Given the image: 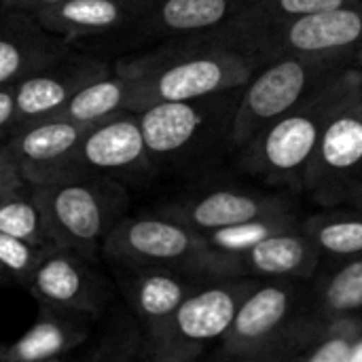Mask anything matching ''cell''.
<instances>
[{
	"instance_id": "obj_9",
	"label": "cell",
	"mask_w": 362,
	"mask_h": 362,
	"mask_svg": "<svg viewBox=\"0 0 362 362\" xmlns=\"http://www.w3.org/2000/svg\"><path fill=\"white\" fill-rule=\"evenodd\" d=\"M102 255L123 267H172L212 280L206 235L163 214L123 216L106 235Z\"/></svg>"
},
{
	"instance_id": "obj_4",
	"label": "cell",
	"mask_w": 362,
	"mask_h": 362,
	"mask_svg": "<svg viewBox=\"0 0 362 362\" xmlns=\"http://www.w3.org/2000/svg\"><path fill=\"white\" fill-rule=\"evenodd\" d=\"M314 320V312L299 310V293L291 280L255 284L223 335L221 352L233 361H295Z\"/></svg>"
},
{
	"instance_id": "obj_14",
	"label": "cell",
	"mask_w": 362,
	"mask_h": 362,
	"mask_svg": "<svg viewBox=\"0 0 362 362\" xmlns=\"http://www.w3.org/2000/svg\"><path fill=\"white\" fill-rule=\"evenodd\" d=\"M100 59L76 53H64L47 66L13 83L17 100V125L53 117L83 85L106 74Z\"/></svg>"
},
{
	"instance_id": "obj_27",
	"label": "cell",
	"mask_w": 362,
	"mask_h": 362,
	"mask_svg": "<svg viewBox=\"0 0 362 362\" xmlns=\"http://www.w3.org/2000/svg\"><path fill=\"white\" fill-rule=\"evenodd\" d=\"M0 231L28 240L38 246H51V235L42 216V210L32 193V185L0 197ZM55 246V244H53Z\"/></svg>"
},
{
	"instance_id": "obj_22",
	"label": "cell",
	"mask_w": 362,
	"mask_h": 362,
	"mask_svg": "<svg viewBox=\"0 0 362 362\" xmlns=\"http://www.w3.org/2000/svg\"><path fill=\"white\" fill-rule=\"evenodd\" d=\"M134 89L136 76L123 64H119L115 72H106L83 85L55 115L91 125L129 110Z\"/></svg>"
},
{
	"instance_id": "obj_38",
	"label": "cell",
	"mask_w": 362,
	"mask_h": 362,
	"mask_svg": "<svg viewBox=\"0 0 362 362\" xmlns=\"http://www.w3.org/2000/svg\"><path fill=\"white\" fill-rule=\"evenodd\" d=\"M2 146H4V140L0 138V153H2Z\"/></svg>"
},
{
	"instance_id": "obj_26",
	"label": "cell",
	"mask_w": 362,
	"mask_h": 362,
	"mask_svg": "<svg viewBox=\"0 0 362 362\" xmlns=\"http://www.w3.org/2000/svg\"><path fill=\"white\" fill-rule=\"evenodd\" d=\"M305 235L322 255L333 259H352L362 255V212L316 214L301 223Z\"/></svg>"
},
{
	"instance_id": "obj_18",
	"label": "cell",
	"mask_w": 362,
	"mask_h": 362,
	"mask_svg": "<svg viewBox=\"0 0 362 362\" xmlns=\"http://www.w3.org/2000/svg\"><path fill=\"white\" fill-rule=\"evenodd\" d=\"M153 0H66L32 13L42 28L70 40L123 28L148 13Z\"/></svg>"
},
{
	"instance_id": "obj_2",
	"label": "cell",
	"mask_w": 362,
	"mask_h": 362,
	"mask_svg": "<svg viewBox=\"0 0 362 362\" xmlns=\"http://www.w3.org/2000/svg\"><path fill=\"white\" fill-rule=\"evenodd\" d=\"M358 72L361 68H348L299 106L257 132L242 146V165L267 182L303 187V174L318 146L322 127Z\"/></svg>"
},
{
	"instance_id": "obj_11",
	"label": "cell",
	"mask_w": 362,
	"mask_h": 362,
	"mask_svg": "<svg viewBox=\"0 0 362 362\" xmlns=\"http://www.w3.org/2000/svg\"><path fill=\"white\" fill-rule=\"evenodd\" d=\"M93 263L70 248L55 246L36 265L25 286L38 303L98 318L112 299V286Z\"/></svg>"
},
{
	"instance_id": "obj_35",
	"label": "cell",
	"mask_w": 362,
	"mask_h": 362,
	"mask_svg": "<svg viewBox=\"0 0 362 362\" xmlns=\"http://www.w3.org/2000/svg\"><path fill=\"white\" fill-rule=\"evenodd\" d=\"M350 362H362V333L358 335V339L354 341L352 354H350Z\"/></svg>"
},
{
	"instance_id": "obj_3",
	"label": "cell",
	"mask_w": 362,
	"mask_h": 362,
	"mask_svg": "<svg viewBox=\"0 0 362 362\" xmlns=\"http://www.w3.org/2000/svg\"><path fill=\"white\" fill-rule=\"evenodd\" d=\"M51 242L98 259L112 227L125 216L127 193L112 176H70L32 185Z\"/></svg>"
},
{
	"instance_id": "obj_25",
	"label": "cell",
	"mask_w": 362,
	"mask_h": 362,
	"mask_svg": "<svg viewBox=\"0 0 362 362\" xmlns=\"http://www.w3.org/2000/svg\"><path fill=\"white\" fill-rule=\"evenodd\" d=\"M362 310V255L339 259V265L327 274L316 293L318 318H339L361 314Z\"/></svg>"
},
{
	"instance_id": "obj_7",
	"label": "cell",
	"mask_w": 362,
	"mask_h": 362,
	"mask_svg": "<svg viewBox=\"0 0 362 362\" xmlns=\"http://www.w3.org/2000/svg\"><path fill=\"white\" fill-rule=\"evenodd\" d=\"M240 91L242 87L197 100L157 102L136 112L151 161H185L218 138L229 140Z\"/></svg>"
},
{
	"instance_id": "obj_30",
	"label": "cell",
	"mask_w": 362,
	"mask_h": 362,
	"mask_svg": "<svg viewBox=\"0 0 362 362\" xmlns=\"http://www.w3.org/2000/svg\"><path fill=\"white\" fill-rule=\"evenodd\" d=\"M55 246H38L28 240L8 235L0 231V269L6 274V278L17 280L21 284L28 282L36 265L45 259L49 250Z\"/></svg>"
},
{
	"instance_id": "obj_1",
	"label": "cell",
	"mask_w": 362,
	"mask_h": 362,
	"mask_svg": "<svg viewBox=\"0 0 362 362\" xmlns=\"http://www.w3.org/2000/svg\"><path fill=\"white\" fill-rule=\"evenodd\" d=\"M263 64L235 42H197L146 55L123 66L136 76L132 112L157 102H180L244 87Z\"/></svg>"
},
{
	"instance_id": "obj_37",
	"label": "cell",
	"mask_w": 362,
	"mask_h": 362,
	"mask_svg": "<svg viewBox=\"0 0 362 362\" xmlns=\"http://www.w3.org/2000/svg\"><path fill=\"white\" fill-rule=\"evenodd\" d=\"M4 278H6V274H4V272H2V269H0V282H2V280H4Z\"/></svg>"
},
{
	"instance_id": "obj_32",
	"label": "cell",
	"mask_w": 362,
	"mask_h": 362,
	"mask_svg": "<svg viewBox=\"0 0 362 362\" xmlns=\"http://www.w3.org/2000/svg\"><path fill=\"white\" fill-rule=\"evenodd\" d=\"M8 127H17V100L13 85L0 87V134Z\"/></svg>"
},
{
	"instance_id": "obj_34",
	"label": "cell",
	"mask_w": 362,
	"mask_h": 362,
	"mask_svg": "<svg viewBox=\"0 0 362 362\" xmlns=\"http://www.w3.org/2000/svg\"><path fill=\"white\" fill-rule=\"evenodd\" d=\"M344 199H348L350 206H352L354 210L362 212V178L361 180H356V182L348 189V193L344 195Z\"/></svg>"
},
{
	"instance_id": "obj_23",
	"label": "cell",
	"mask_w": 362,
	"mask_h": 362,
	"mask_svg": "<svg viewBox=\"0 0 362 362\" xmlns=\"http://www.w3.org/2000/svg\"><path fill=\"white\" fill-rule=\"evenodd\" d=\"M301 227L299 218L295 216V212H276V214H267V216H259L252 218L248 223L242 225H233V227H225V229H216V231H208L206 242L208 246L221 255V259L225 261L229 276L231 278H244L238 259L248 252L252 246H257L259 242L282 233V231H291Z\"/></svg>"
},
{
	"instance_id": "obj_19",
	"label": "cell",
	"mask_w": 362,
	"mask_h": 362,
	"mask_svg": "<svg viewBox=\"0 0 362 362\" xmlns=\"http://www.w3.org/2000/svg\"><path fill=\"white\" fill-rule=\"evenodd\" d=\"M87 316L40 303L36 322L6 348V362L64 358L89 339Z\"/></svg>"
},
{
	"instance_id": "obj_8",
	"label": "cell",
	"mask_w": 362,
	"mask_h": 362,
	"mask_svg": "<svg viewBox=\"0 0 362 362\" xmlns=\"http://www.w3.org/2000/svg\"><path fill=\"white\" fill-rule=\"evenodd\" d=\"M229 40L252 51L263 62L280 55L354 57L362 51V0L295 19L238 30L229 34Z\"/></svg>"
},
{
	"instance_id": "obj_29",
	"label": "cell",
	"mask_w": 362,
	"mask_h": 362,
	"mask_svg": "<svg viewBox=\"0 0 362 362\" xmlns=\"http://www.w3.org/2000/svg\"><path fill=\"white\" fill-rule=\"evenodd\" d=\"M85 361H146L144 331L134 316H119L112 320L100 344L83 356Z\"/></svg>"
},
{
	"instance_id": "obj_5",
	"label": "cell",
	"mask_w": 362,
	"mask_h": 362,
	"mask_svg": "<svg viewBox=\"0 0 362 362\" xmlns=\"http://www.w3.org/2000/svg\"><path fill=\"white\" fill-rule=\"evenodd\" d=\"M350 59L327 55H280L265 59L240 91L231 121V144L238 148L246 146L265 125L352 68Z\"/></svg>"
},
{
	"instance_id": "obj_36",
	"label": "cell",
	"mask_w": 362,
	"mask_h": 362,
	"mask_svg": "<svg viewBox=\"0 0 362 362\" xmlns=\"http://www.w3.org/2000/svg\"><path fill=\"white\" fill-rule=\"evenodd\" d=\"M6 348H8V344L0 341V362H6Z\"/></svg>"
},
{
	"instance_id": "obj_13",
	"label": "cell",
	"mask_w": 362,
	"mask_h": 362,
	"mask_svg": "<svg viewBox=\"0 0 362 362\" xmlns=\"http://www.w3.org/2000/svg\"><path fill=\"white\" fill-rule=\"evenodd\" d=\"M87 129L89 123L53 115L17 125L2 151L19 168L25 182L47 185L62 176L72 151Z\"/></svg>"
},
{
	"instance_id": "obj_39",
	"label": "cell",
	"mask_w": 362,
	"mask_h": 362,
	"mask_svg": "<svg viewBox=\"0 0 362 362\" xmlns=\"http://www.w3.org/2000/svg\"><path fill=\"white\" fill-rule=\"evenodd\" d=\"M361 100H362V81H361Z\"/></svg>"
},
{
	"instance_id": "obj_15",
	"label": "cell",
	"mask_w": 362,
	"mask_h": 362,
	"mask_svg": "<svg viewBox=\"0 0 362 362\" xmlns=\"http://www.w3.org/2000/svg\"><path fill=\"white\" fill-rule=\"evenodd\" d=\"M293 204L280 195H265L238 189H216L197 197H189L180 204L168 206L159 214L176 218L202 233L248 223L259 216L291 212Z\"/></svg>"
},
{
	"instance_id": "obj_17",
	"label": "cell",
	"mask_w": 362,
	"mask_h": 362,
	"mask_svg": "<svg viewBox=\"0 0 362 362\" xmlns=\"http://www.w3.org/2000/svg\"><path fill=\"white\" fill-rule=\"evenodd\" d=\"M129 278L125 282V293L132 305L134 316L138 318L144 337L155 333L165 325L178 305L204 282L199 276H193L182 269L172 267H125Z\"/></svg>"
},
{
	"instance_id": "obj_10",
	"label": "cell",
	"mask_w": 362,
	"mask_h": 362,
	"mask_svg": "<svg viewBox=\"0 0 362 362\" xmlns=\"http://www.w3.org/2000/svg\"><path fill=\"white\" fill-rule=\"evenodd\" d=\"M362 66L354 83L331 110L318 146L303 174V187L320 202L344 199L362 178Z\"/></svg>"
},
{
	"instance_id": "obj_21",
	"label": "cell",
	"mask_w": 362,
	"mask_h": 362,
	"mask_svg": "<svg viewBox=\"0 0 362 362\" xmlns=\"http://www.w3.org/2000/svg\"><path fill=\"white\" fill-rule=\"evenodd\" d=\"M250 0H153L146 21L159 34H202L229 28Z\"/></svg>"
},
{
	"instance_id": "obj_12",
	"label": "cell",
	"mask_w": 362,
	"mask_h": 362,
	"mask_svg": "<svg viewBox=\"0 0 362 362\" xmlns=\"http://www.w3.org/2000/svg\"><path fill=\"white\" fill-rule=\"evenodd\" d=\"M151 165L138 115L132 110L102 119L83 134L62 176H117Z\"/></svg>"
},
{
	"instance_id": "obj_20",
	"label": "cell",
	"mask_w": 362,
	"mask_h": 362,
	"mask_svg": "<svg viewBox=\"0 0 362 362\" xmlns=\"http://www.w3.org/2000/svg\"><path fill=\"white\" fill-rule=\"evenodd\" d=\"M320 250L305 235L301 227L276 233L248 252H244L238 263L242 276H259L272 280H295L310 278L320 261Z\"/></svg>"
},
{
	"instance_id": "obj_28",
	"label": "cell",
	"mask_w": 362,
	"mask_h": 362,
	"mask_svg": "<svg viewBox=\"0 0 362 362\" xmlns=\"http://www.w3.org/2000/svg\"><path fill=\"white\" fill-rule=\"evenodd\" d=\"M348 2H354V0H250L246 11L227 30L231 34L238 30H248L257 25H267V23H276L284 19H295V17H303L310 13L335 8Z\"/></svg>"
},
{
	"instance_id": "obj_6",
	"label": "cell",
	"mask_w": 362,
	"mask_h": 362,
	"mask_svg": "<svg viewBox=\"0 0 362 362\" xmlns=\"http://www.w3.org/2000/svg\"><path fill=\"white\" fill-rule=\"evenodd\" d=\"M252 286L255 282L242 278L210 280L206 286H197L165 325L144 337L146 361H195L212 341L223 339Z\"/></svg>"
},
{
	"instance_id": "obj_16",
	"label": "cell",
	"mask_w": 362,
	"mask_h": 362,
	"mask_svg": "<svg viewBox=\"0 0 362 362\" xmlns=\"http://www.w3.org/2000/svg\"><path fill=\"white\" fill-rule=\"evenodd\" d=\"M66 38L49 32L32 13L6 11L0 17V87L68 53Z\"/></svg>"
},
{
	"instance_id": "obj_33",
	"label": "cell",
	"mask_w": 362,
	"mask_h": 362,
	"mask_svg": "<svg viewBox=\"0 0 362 362\" xmlns=\"http://www.w3.org/2000/svg\"><path fill=\"white\" fill-rule=\"evenodd\" d=\"M66 0H0V6L4 11H25V13H36L47 6H55Z\"/></svg>"
},
{
	"instance_id": "obj_31",
	"label": "cell",
	"mask_w": 362,
	"mask_h": 362,
	"mask_svg": "<svg viewBox=\"0 0 362 362\" xmlns=\"http://www.w3.org/2000/svg\"><path fill=\"white\" fill-rule=\"evenodd\" d=\"M4 148V146H2ZM25 185L19 168L4 155V151L0 153V197L11 193V191H17Z\"/></svg>"
},
{
	"instance_id": "obj_24",
	"label": "cell",
	"mask_w": 362,
	"mask_h": 362,
	"mask_svg": "<svg viewBox=\"0 0 362 362\" xmlns=\"http://www.w3.org/2000/svg\"><path fill=\"white\" fill-rule=\"evenodd\" d=\"M361 333L362 314H350V316L327 318V320L316 316L308 341L295 361L350 362L354 341L358 339Z\"/></svg>"
}]
</instances>
